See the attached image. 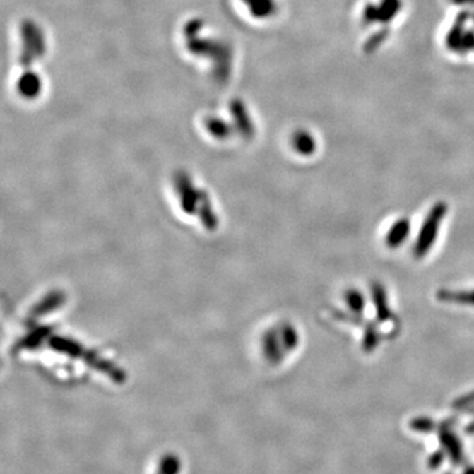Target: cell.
Returning <instances> with one entry per match:
<instances>
[{
    "mask_svg": "<svg viewBox=\"0 0 474 474\" xmlns=\"http://www.w3.org/2000/svg\"><path fill=\"white\" fill-rule=\"evenodd\" d=\"M446 213H448V204L445 202H437L431 207L416 237L414 257L417 260L426 257L431 248L435 245L436 239L439 236V231Z\"/></svg>",
    "mask_w": 474,
    "mask_h": 474,
    "instance_id": "6da1fadb",
    "label": "cell"
},
{
    "mask_svg": "<svg viewBox=\"0 0 474 474\" xmlns=\"http://www.w3.org/2000/svg\"><path fill=\"white\" fill-rule=\"evenodd\" d=\"M372 290V300L376 309V315L379 323H385L394 318V314L391 309L389 307V300H387L386 289L381 282H372L370 286Z\"/></svg>",
    "mask_w": 474,
    "mask_h": 474,
    "instance_id": "7a4b0ae2",
    "label": "cell"
},
{
    "mask_svg": "<svg viewBox=\"0 0 474 474\" xmlns=\"http://www.w3.org/2000/svg\"><path fill=\"white\" fill-rule=\"evenodd\" d=\"M410 231H411V223L407 218H401L398 219L397 222L394 223L389 232L386 233L385 237V242L390 249H397L399 247H402L408 236H410Z\"/></svg>",
    "mask_w": 474,
    "mask_h": 474,
    "instance_id": "3957f363",
    "label": "cell"
},
{
    "mask_svg": "<svg viewBox=\"0 0 474 474\" xmlns=\"http://www.w3.org/2000/svg\"><path fill=\"white\" fill-rule=\"evenodd\" d=\"M436 298L444 303H455V304H468L474 307V290L454 291L439 290L436 292Z\"/></svg>",
    "mask_w": 474,
    "mask_h": 474,
    "instance_id": "277c9868",
    "label": "cell"
},
{
    "mask_svg": "<svg viewBox=\"0 0 474 474\" xmlns=\"http://www.w3.org/2000/svg\"><path fill=\"white\" fill-rule=\"evenodd\" d=\"M344 300H345L349 310L352 311V314L361 315L365 310L364 294L357 289H349V290L345 291L344 292Z\"/></svg>",
    "mask_w": 474,
    "mask_h": 474,
    "instance_id": "5b68a950",
    "label": "cell"
},
{
    "mask_svg": "<svg viewBox=\"0 0 474 474\" xmlns=\"http://www.w3.org/2000/svg\"><path fill=\"white\" fill-rule=\"evenodd\" d=\"M379 333H378L377 327L374 323H368L367 327L364 329V336H362V350L365 353H372L377 349L379 344Z\"/></svg>",
    "mask_w": 474,
    "mask_h": 474,
    "instance_id": "8992f818",
    "label": "cell"
},
{
    "mask_svg": "<svg viewBox=\"0 0 474 474\" xmlns=\"http://www.w3.org/2000/svg\"><path fill=\"white\" fill-rule=\"evenodd\" d=\"M294 146L302 155H309L315 152V143L307 134H300L294 138Z\"/></svg>",
    "mask_w": 474,
    "mask_h": 474,
    "instance_id": "52a82bcc",
    "label": "cell"
},
{
    "mask_svg": "<svg viewBox=\"0 0 474 474\" xmlns=\"http://www.w3.org/2000/svg\"><path fill=\"white\" fill-rule=\"evenodd\" d=\"M440 437H442V442L444 443L445 448L448 449V452L457 458L458 454H460V443L456 439V436L451 434L449 431H444Z\"/></svg>",
    "mask_w": 474,
    "mask_h": 474,
    "instance_id": "ba28073f",
    "label": "cell"
},
{
    "mask_svg": "<svg viewBox=\"0 0 474 474\" xmlns=\"http://www.w3.org/2000/svg\"><path fill=\"white\" fill-rule=\"evenodd\" d=\"M283 344L288 349H294L298 345V333L291 326H286L282 332Z\"/></svg>",
    "mask_w": 474,
    "mask_h": 474,
    "instance_id": "9c48e42d",
    "label": "cell"
},
{
    "mask_svg": "<svg viewBox=\"0 0 474 474\" xmlns=\"http://www.w3.org/2000/svg\"><path fill=\"white\" fill-rule=\"evenodd\" d=\"M179 468L181 465L178 463V460L173 456H167L161 465V473L175 474L179 470Z\"/></svg>",
    "mask_w": 474,
    "mask_h": 474,
    "instance_id": "30bf717a",
    "label": "cell"
},
{
    "mask_svg": "<svg viewBox=\"0 0 474 474\" xmlns=\"http://www.w3.org/2000/svg\"><path fill=\"white\" fill-rule=\"evenodd\" d=\"M411 427L416 429V431H422V432H427L431 428H434V420L427 419V417H417L411 422Z\"/></svg>",
    "mask_w": 474,
    "mask_h": 474,
    "instance_id": "8fae6325",
    "label": "cell"
},
{
    "mask_svg": "<svg viewBox=\"0 0 474 474\" xmlns=\"http://www.w3.org/2000/svg\"><path fill=\"white\" fill-rule=\"evenodd\" d=\"M474 402V391H472L470 394H468V396H465V397L460 398L457 402H456V407H464V406H468V405H470V403H473Z\"/></svg>",
    "mask_w": 474,
    "mask_h": 474,
    "instance_id": "7c38bea8",
    "label": "cell"
}]
</instances>
